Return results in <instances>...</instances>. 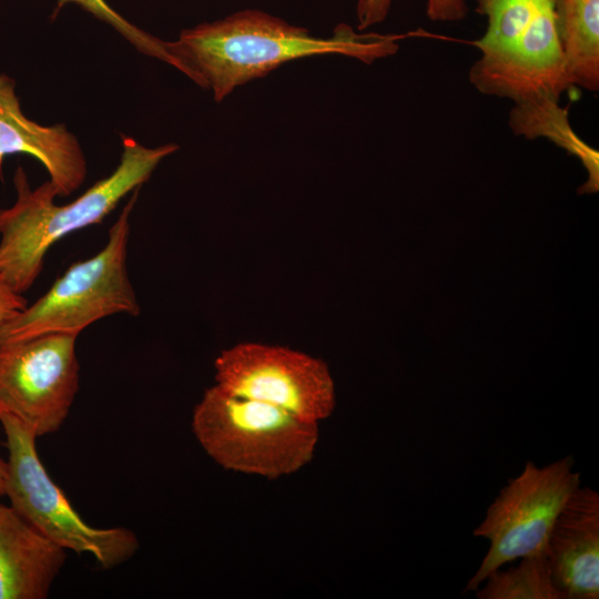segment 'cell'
Masks as SVG:
<instances>
[{"label":"cell","mask_w":599,"mask_h":599,"mask_svg":"<svg viewBox=\"0 0 599 599\" xmlns=\"http://www.w3.org/2000/svg\"><path fill=\"white\" fill-rule=\"evenodd\" d=\"M405 35L358 33L339 23L332 37L317 38L309 30L267 12L246 9L224 19L184 29L165 41L174 68L204 89L216 102L251 80L265 77L287 61L338 53L372 63L395 54Z\"/></svg>","instance_id":"1"},{"label":"cell","mask_w":599,"mask_h":599,"mask_svg":"<svg viewBox=\"0 0 599 599\" xmlns=\"http://www.w3.org/2000/svg\"><path fill=\"white\" fill-rule=\"evenodd\" d=\"M551 0H476L487 18L484 35L474 41L481 54L507 48L520 38Z\"/></svg>","instance_id":"16"},{"label":"cell","mask_w":599,"mask_h":599,"mask_svg":"<svg viewBox=\"0 0 599 599\" xmlns=\"http://www.w3.org/2000/svg\"><path fill=\"white\" fill-rule=\"evenodd\" d=\"M572 456L538 467L527 461L522 471L499 491L474 536L490 545L465 591H476L486 577L522 557L545 555L552 525L569 496L580 486Z\"/></svg>","instance_id":"6"},{"label":"cell","mask_w":599,"mask_h":599,"mask_svg":"<svg viewBox=\"0 0 599 599\" xmlns=\"http://www.w3.org/2000/svg\"><path fill=\"white\" fill-rule=\"evenodd\" d=\"M75 335L44 334L0 345V413L38 437L55 433L79 389Z\"/></svg>","instance_id":"8"},{"label":"cell","mask_w":599,"mask_h":599,"mask_svg":"<svg viewBox=\"0 0 599 599\" xmlns=\"http://www.w3.org/2000/svg\"><path fill=\"white\" fill-rule=\"evenodd\" d=\"M478 599H566L555 586L545 555L520 558L517 566L490 572Z\"/></svg>","instance_id":"15"},{"label":"cell","mask_w":599,"mask_h":599,"mask_svg":"<svg viewBox=\"0 0 599 599\" xmlns=\"http://www.w3.org/2000/svg\"><path fill=\"white\" fill-rule=\"evenodd\" d=\"M70 3L79 6L100 21L112 27L139 52L156 58L172 67L174 65L172 57L166 51L164 40H161L131 23L105 0H57L53 14L57 16L64 6Z\"/></svg>","instance_id":"17"},{"label":"cell","mask_w":599,"mask_h":599,"mask_svg":"<svg viewBox=\"0 0 599 599\" xmlns=\"http://www.w3.org/2000/svg\"><path fill=\"white\" fill-rule=\"evenodd\" d=\"M8 477V463L0 458V495H4Z\"/></svg>","instance_id":"21"},{"label":"cell","mask_w":599,"mask_h":599,"mask_svg":"<svg viewBox=\"0 0 599 599\" xmlns=\"http://www.w3.org/2000/svg\"><path fill=\"white\" fill-rule=\"evenodd\" d=\"M545 559L566 599L599 598V494L578 487L559 511Z\"/></svg>","instance_id":"10"},{"label":"cell","mask_w":599,"mask_h":599,"mask_svg":"<svg viewBox=\"0 0 599 599\" xmlns=\"http://www.w3.org/2000/svg\"><path fill=\"white\" fill-rule=\"evenodd\" d=\"M469 81L484 94L515 103L537 97L559 100L572 83L557 38L552 0L514 43L481 54L470 67Z\"/></svg>","instance_id":"9"},{"label":"cell","mask_w":599,"mask_h":599,"mask_svg":"<svg viewBox=\"0 0 599 599\" xmlns=\"http://www.w3.org/2000/svg\"><path fill=\"white\" fill-rule=\"evenodd\" d=\"M216 385L238 397L263 402L312 423L335 408L327 365L287 347L242 343L214 362Z\"/></svg>","instance_id":"7"},{"label":"cell","mask_w":599,"mask_h":599,"mask_svg":"<svg viewBox=\"0 0 599 599\" xmlns=\"http://www.w3.org/2000/svg\"><path fill=\"white\" fill-rule=\"evenodd\" d=\"M392 0H358L357 29L365 30L385 20L390 9Z\"/></svg>","instance_id":"19"},{"label":"cell","mask_w":599,"mask_h":599,"mask_svg":"<svg viewBox=\"0 0 599 599\" xmlns=\"http://www.w3.org/2000/svg\"><path fill=\"white\" fill-rule=\"evenodd\" d=\"M0 423L9 451L4 495L10 506L49 540L64 550L90 554L103 569L128 561L139 549L136 535L124 527L87 524L47 473L34 433L8 413H0Z\"/></svg>","instance_id":"5"},{"label":"cell","mask_w":599,"mask_h":599,"mask_svg":"<svg viewBox=\"0 0 599 599\" xmlns=\"http://www.w3.org/2000/svg\"><path fill=\"white\" fill-rule=\"evenodd\" d=\"M65 558L63 548L0 504V599L47 598Z\"/></svg>","instance_id":"12"},{"label":"cell","mask_w":599,"mask_h":599,"mask_svg":"<svg viewBox=\"0 0 599 599\" xmlns=\"http://www.w3.org/2000/svg\"><path fill=\"white\" fill-rule=\"evenodd\" d=\"M139 190L131 193L109 230L104 247L92 257L73 263L41 297L3 324L0 345L44 334L78 336L110 315L140 314L126 268L130 215Z\"/></svg>","instance_id":"4"},{"label":"cell","mask_w":599,"mask_h":599,"mask_svg":"<svg viewBox=\"0 0 599 599\" xmlns=\"http://www.w3.org/2000/svg\"><path fill=\"white\" fill-rule=\"evenodd\" d=\"M555 24L572 85L599 89V0H552Z\"/></svg>","instance_id":"13"},{"label":"cell","mask_w":599,"mask_h":599,"mask_svg":"<svg viewBox=\"0 0 599 599\" xmlns=\"http://www.w3.org/2000/svg\"><path fill=\"white\" fill-rule=\"evenodd\" d=\"M509 126L516 135L530 140L547 138L577 156L588 172V180L578 189V193L599 191V152L573 132L568 109L561 108L557 99L537 97L515 103L509 114Z\"/></svg>","instance_id":"14"},{"label":"cell","mask_w":599,"mask_h":599,"mask_svg":"<svg viewBox=\"0 0 599 599\" xmlns=\"http://www.w3.org/2000/svg\"><path fill=\"white\" fill-rule=\"evenodd\" d=\"M14 154L38 160L58 196L71 195L87 179V160L77 136L64 124L42 125L26 116L14 80L0 73V169Z\"/></svg>","instance_id":"11"},{"label":"cell","mask_w":599,"mask_h":599,"mask_svg":"<svg viewBox=\"0 0 599 599\" xmlns=\"http://www.w3.org/2000/svg\"><path fill=\"white\" fill-rule=\"evenodd\" d=\"M193 433L222 467L277 478L313 457L318 424L273 405L238 397L215 385L205 390L192 417Z\"/></svg>","instance_id":"3"},{"label":"cell","mask_w":599,"mask_h":599,"mask_svg":"<svg viewBox=\"0 0 599 599\" xmlns=\"http://www.w3.org/2000/svg\"><path fill=\"white\" fill-rule=\"evenodd\" d=\"M123 151L115 170L97 181L74 201L54 203L57 191L47 181L31 187L22 166L13 184L17 200L0 209V273L12 290L26 293L39 277L47 252L72 232L100 224L129 193L140 189L159 163L179 145L148 148L124 136Z\"/></svg>","instance_id":"2"},{"label":"cell","mask_w":599,"mask_h":599,"mask_svg":"<svg viewBox=\"0 0 599 599\" xmlns=\"http://www.w3.org/2000/svg\"><path fill=\"white\" fill-rule=\"evenodd\" d=\"M27 306L26 297L14 292L0 273V327Z\"/></svg>","instance_id":"20"},{"label":"cell","mask_w":599,"mask_h":599,"mask_svg":"<svg viewBox=\"0 0 599 599\" xmlns=\"http://www.w3.org/2000/svg\"><path fill=\"white\" fill-rule=\"evenodd\" d=\"M426 14L432 21L456 22L467 14L465 0H427Z\"/></svg>","instance_id":"18"}]
</instances>
